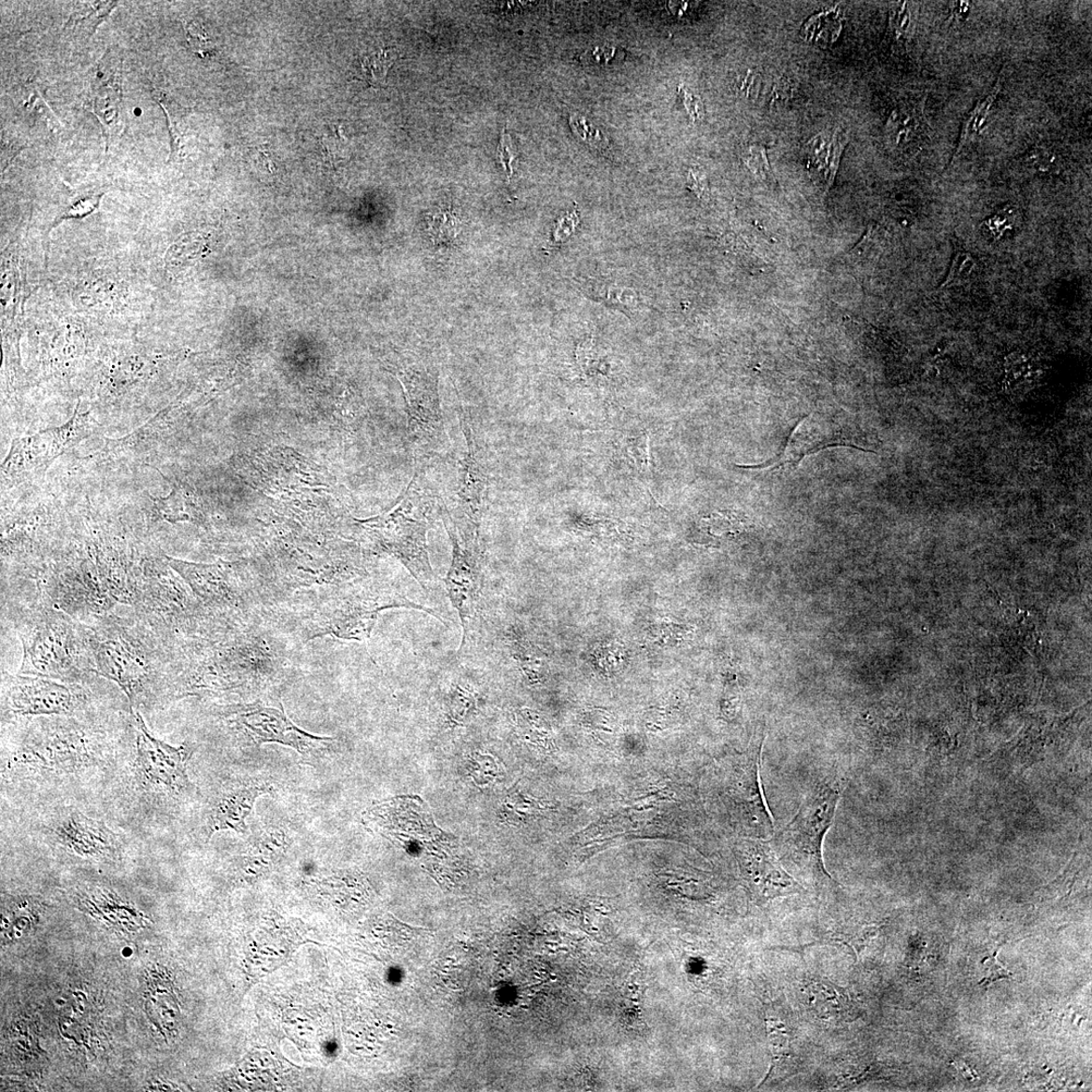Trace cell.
Listing matches in <instances>:
<instances>
[{"label":"cell","mask_w":1092,"mask_h":1092,"mask_svg":"<svg viewBox=\"0 0 1092 1092\" xmlns=\"http://www.w3.org/2000/svg\"><path fill=\"white\" fill-rule=\"evenodd\" d=\"M1015 220L1016 213L1014 208L1005 206L1001 211L988 219L986 226L992 237L999 240L1005 236L1006 233L1014 229Z\"/></svg>","instance_id":"cell-36"},{"label":"cell","mask_w":1092,"mask_h":1092,"mask_svg":"<svg viewBox=\"0 0 1092 1092\" xmlns=\"http://www.w3.org/2000/svg\"><path fill=\"white\" fill-rule=\"evenodd\" d=\"M469 769L473 780L480 787L492 784L502 777V767L496 762L495 758L489 755L474 756Z\"/></svg>","instance_id":"cell-32"},{"label":"cell","mask_w":1092,"mask_h":1092,"mask_svg":"<svg viewBox=\"0 0 1092 1092\" xmlns=\"http://www.w3.org/2000/svg\"><path fill=\"white\" fill-rule=\"evenodd\" d=\"M51 831L64 848L79 857L116 858L121 853L117 834L103 821L91 818L78 811H68L57 816Z\"/></svg>","instance_id":"cell-18"},{"label":"cell","mask_w":1092,"mask_h":1092,"mask_svg":"<svg viewBox=\"0 0 1092 1092\" xmlns=\"http://www.w3.org/2000/svg\"><path fill=\"white\" fill-rule=\"evenodd\" d=\"M117 6L116 2L84 3L73 11L64 30L92 35Z\"/></svg>","instance_id":"cell-25"},{"label":"cell","mask_w":1092,"mask_h":1092,"mask_svg":"<svg viewBox=\"0 0 1092 1092\" xmlns=\"http://www.w3.org/2000/svg\"><path fill=\"white\" fill-rule=\"evenodd\" d=\"M103 194H97L78 200L75 204L71 205L60 220L81 218L93 213L98 206H100Z\"/></svg>","instance_id":"cell-41"},{"label":"cell","mask_w":1092,"mask_h":1092,"mask_svg":"<svg viewBox=\"0 0 1092 1092\" xmlns=\"http://www.w3.org/2000/svg\"><path fill=\"white\" fill-rule=\"evenodd\" d=\"M101 427L90 412L81 413L78 408L64 425L15 439L2 464L3 488L11 489L35 480L57 458L96 434Z\"/></svg>","instance_id":"cell-9"},{"label":"cell","mask_w":1092,"mask_h":1092,"mask_svg":"<svg viewBox=\"0 0 1092 1092\" xmlns=\"http://www.w3.org/2000/svg\"><path fill=\"white\" fill-rule=\"evenodd\" d=\"M274 791L273 784L265 779H248L225 785L215 794L208 806L206 821L207 839L220 830L247 833V819L256 801Z\"/></svg>","instance_id":"cell-16"},{"label":"cell","mask_w":1092,"mask_h":1092,"mask_svg":"<svg viewBox=\"0 0 1092 1092\" xmlns=\"http://www.w3.org/2000/svg\"><path fill=\"white\" fill-rule=\"evenodd\" d=\"M766 1029L771 1052V1065L764 1083L775 1082L788 1076L795 1071V1052L792 1046V1034L787 1024H785L772 1013L766 1015Z\"/></svg>","instance_id":"cell-21"},{"label":"cell","mask_w":1092,"mask_h":1092,"mask_svg":"<svg viewBox=\"0 0 1092 1092\" xmlns=\"http://www.w3.org/2000/svg\"><path fill=\"white\" fill-rule=\"evenodd\" d=\"M624 53L615 46H597L582 55L583 64L589 67L606 69L621 64Z\"/></svg>","instance_id":"cell-33"},{"label":"cell","mask_w":1092,"mask_h":1092,"mask_svg":"<svg viewBox=\"0 0 1092 1092\" xmlns=\"http://www.w3.org/2000/svg\"><path fill=\"white\" fill-rule=\"evenodd\" d=\"M313 599L301 603L297 618L292 621L291 630H296L303 643L326 635L346 641L362 642L371 637L379 613L391 608L421 610L444 619L438 613L426 606L413 603L396 589L357 582L341 585L330 590H321Z\"/></svg>","instance_id":"cell-1"},{"label":"cell","mask_w":1092,"mask_h":1092,"mask_svg":"<svg viewBox=\"0 0 1092 1092\" xmlns=\"http://www.w3.org/2000/svg\"><path fill=\"white\" fill-rule=\"evenodd\" d=\"M26 149V147H22L21 145H19L17 143H12L11 141H7V138L6 139L3 138V143H2L3 166L7 167L10 164V163L12 162V159H15V157L20 153V151H21V149Z\"/></svg>","instance_id":"cell-49"},{"label":"cell","mask_w":1092,"mask_h":1092,"mask_svg":"<svg viewBox=\"0 0 1092 1092\" xmlns=\"http://www.w3.org/2000/svg\"><path fill=\"white\" fill-rule=\"evenodd\" d=\"M628 451L633 462L641 470H648L650 466L649 437L645 435L630 441Z\"/></svg>","instance_id":"cell-40"},{"label":"cell","mask_w":1092,"mask_h":1092,"mask_svg":"<svg viewBox=\"0 0 1092 1092\" xmlns=\"http://www.w3.org/2000/svg\"><path fill=\"white\" fill-rule=\"evenodd\" d=\"M20 637L21 674L72 684L94 672L89 633L57 609L34 613L21 625Z\"/></svg>","instance_id":"cell-2"},{"label":"cell","mask_w":1092,"mask_h":1092,"mask_svg":"<svg viewBox=\"0 0 1092 1092\" xmlns=\"http://www.w3.org/2000/svg\"><path fill=\"white\" fill-rule=\"evenodd\" d=\"M220 713L228 726L254 746L264 744L290 746L306 762L321 760L337 743L335 739L311 734L294 725L282 706L279 693L228 705Z\"/></svg>","instance_id":"cell-6"},{"label":"cell","mask_w":1092,"mask_h":1092,"mask_svg":"<svg viewBox=\"0 0 1092 1092\" xmlns=\"http://www.w3.org/2000/svg\"><path fill=\"white\" fill-rule=\"evenodd\" d=\"M765 738V727L760 726L748 750L726 768L723 800L743 838L769 840L775 832L759 778Z\"/></svg>","instance_id":"cell-8"},{"label":"cell","mask_w":1092,"mask_h":1092,"mask_svg":"<svg viewBox=\"0 0 1092 1092\" xmlns=\"http://www.w3.org/2000/svg\"><path fill=\"white\" fill-rule=\"evenodd\" d=\"M802 993L807 1008L821 1021L852 1023L861 1016L860 1006L850 992L826 978H808Z\"/></svg>","instance_id":"cell-20"},{"label":"cell","mask_w":1092,"mask_h":1092,"mask_svg":"<svg viewBox=\"0 0 1092 1092\" xmlns=\"http://www.w3.org/2000/svg\"><path fill=\"white\" fill-rule=\"evenodd\" d=\"M953 1064L957 1067V1070L960 1071V1072L966 1078L971 1079V1081H973V1079L977 1078L976 1073L973 1071H971V1069H969V1066L965 1062L958 1060V1061L953 1062Z\"/></svg>","instance_id":"cell-50"},{"label":"cell","mask_w":1092,"mask_h":1092,"mask_svg":"<svg viewBox=\"0 0 1092 1092\" xmlns=\"http://www.w3.org/2000/svg\"><path fill=\"white\" fill-rule=\"evenodd\" d=\"M578 223L579 218L575 212L560 218L554 232H552V242L560 244L566 241L573 234Z\"/></svg>","instance_id":"cell-43"},{"label":"cell","mask_w":1092,"mask_h":1092,"mask_svg":"<svg viewBox=\"0 0 1092 1092\" xmlns=\"http://www.w3.org/2000/svg\"><path fill=\"white\" fill-rule=\"evenodd\" d=\"M518 726L522 733L529 740L543 745L544 747H550V738L548 731L542 726L539 719L529 710H522L519 714Z\"/></svg>","instance_id":"cell-34"},{"label":"cell","mask_w":1092,"mask_h":1092,"mask_svg":"<svg viewBox=\"0 0 1092 1092\" xmlns=\"http://www.w3.org/2000/svg\"><path fill=\"white\" fill-rule=\"evenodd\" d=\"M466 444L461 461L458 499L462 518L480 526L489 488V471L484 448L475 436L468 416L460 418Z\"/></svg>","instance_id":"cell-17"},{"label":"cell","mask_w":1092,"mask_h":1092,"mask_svg":"<svg viewBox=\"0 0 1092 1092\" xmlns=\"http://www.w3.org/2000/svg\"><path fill=\"white\" fill-rule=\"evenodd\" d=\"M398 376L407 402L411 443L418 453L428 455L445 443L437 376L425 365L411 364L403 367Z\"/></svg>","instance_id":"cell-12"},{"label":"cell","mask_w":1092,"mask_h":1092,"mask_svg":"<svg viewBox=\"0 0 1092 1092\" xmlns=\"http://www.w3.org/2000/svg\"><path fill=\"white\" fill-rule=\"evenodd\" d=\"M423 475H414L397 506L376 518L360 521L368 538L398 559L425 590L436 581L429 559L427 533L434 498L422 486Z\"/></svg>","instance_id":"cell-5"},{"label":"cell","mask_w":1092,"mask_h":1092,"mask_svg":"<svg viewBox=\"0 0 1092 1092\" xmlns=\"http://www.w3.org/2000/svg\"><path fill=\"white\" fill-rule=\"evenodd\" d=\"M122 60L108 49L87 76V101L100 120L107 144L122 128Z\"/></svg>","instance_id":"cell-15"},{"label":"cell","mask_w":1092,"mask_h":1092,"mask_svg":"<svg viewBox=\"0 0 1092 1092\" xmlns=\"http://www.w3.org/2000/svg\"><path fill=\"white\" fill-rule=\"evenodd\" d=\"M848 143V137L844 132H837L833 134L831 139V152L827 175V191L832 186L834 178H836L841 157L844 147Z\"/></svg>","instance_id":"cell-38"},{"label":"cell","mask_w":1092,"mask_h":1092,"mask_svg":"<svg viewBox=\"0 0 1092 1092\" xmlns=\"http://www.w3.org/2000/svg\"><path fill=\"white\" fill-rule=\"evenodd\" d=\"M844 436L830 428V424L813 418H804L796 426L790 435L787 448L782 455L772 461L755 465H745L741 468L748 470H779L792 469L808 455L821 449L833 447H845Z\"/></svg>","instance_id":"cell-19"},{"label":"cell","mask_w":1092,"mask_h":1092,"mask_svg":"<svg viewBox=\"0 0 1092 1092\" xmlns=\"http://www.w3.org/2000/svg\"><path fill=\"white\" fill-rule=\"evenodd\" d=\"M570 125L576 136L590 146L591 149L601 152H605L608 149L609 142L607 137L593 121H589L582 115L573 114L570 118Z\"/></svg>","instance_id":"cell-31"},{"label":"cell","mask_w":1092,"mask_h":1092,"mask_svg":"<svg viewBox=\"0 0 1092 1092\" xmlns=\"http://www.w3.org/2000/svg\"><path fill=\"white\" fill-rule=\"evenodd\" d=\"M759 78V77L755 75V73H752V71H747L746 75L739 78L738 81H736L735 88L739 92L745 94V96H750L756 92L757 80Z\"/></svg>","instance_id":"cell-48"},{"label":"cell","mask_w":1092,"mask_h":1092,"mask_svg":"<svg viewBox=\"0 0 1092 1092\" xmlns=\"http://www.w3.org/2000/svg\"><path fill=\"white\" fill-rule=\"evenodd\" d=\"M910 14L907 11L906 4H899L890 12V27L898 38L909 28Z\"/></svg>","instance_id":"cell-44"},{"label":"cell","mask_w":1092,"mask_h":1092,"mask_svg":"<svg viewBox=\"0 0 1092 1092\" xmlns=\"http://www.w3.org/2000/svg\"><path fill=\"white\" fill-rule=\"evenodd\" d=\"M842 790L836 780L816 784L792 820L770 839L783 866L794 870L816 889L837 886L825 866L822 845L836 815Z\"/></svg>","instance_id":"cell-3"},{"label":"cell","mask_w":1092,"mask_h":1092,"mask_svg":"<svg viewBox=\"0 0 1092 1092\" xmlns=\"http://www.w3.org/2000/svg\"><path fill=\"white\" fill-rule=\"evenodd\" d=\"M842 21L837 8H832L809 19L802 27V35L808 42L827 47L838 39Z\"/></svg>","instance_id":"cell-26"},{"label":"cell","mask_w":1092,"mask_h":1092,"mask_svg":"<svg viewBox=\"0 0 1092 1092\" xmlns=\"http://www.w3.org/2000/svg\"><path fill=\"white\" fill-rule=\"evenodd\" d=\"M89 640L94 673L115 682L132 706L141 702L157 674L152 650L139 636L109 620L93 629Z\"/></svg>","instance_id":"cell-7"},{"label":"cell","mask_w":1092,"mask_h":1092,"mask_svg":"<svg viewBox=\"0 0 1092 1092\" xmlns=\"http://www.w3.org/2000/svg\"><path fill=\"white\" fill-rule=\"evenodd\" d=\"M461 220L451 208H439L429 216L427 230L435 245H447L460 234Z\"/></svg>","instance_id":"cell-28"},{"label":"cell","mask_w":1092,"mask_h":1092,"mask_svg":"<svg viewBox=\"0 0 1092 1092\" xmlns=\"http://www.w3.org/2000/svg\"><path fill=\"white\" fill-rule=\"evenodd\" d=\"M188 39L192 50L200 54L210 50V38L200 23L192 21L187 28Z\"/></svg>","instance_id":"cell-42"},{"label":"cell","mask_w":1092,"mask_h":1092,"mask_svg":"<svg viewBox=\"0 0 1092 1092\" xmlns=\"http://www.w3.org/2000/svg\"><path fill=\"white\" fill-rule=\"evenodd\" d=\"M734 855L755 904L763 907L805 892L801 883L783 866L770 839L742 838L735 842Z\"/></svg>","instance_id":"cell-13"},{"label":"cell","mask_w":1092,"mask_h":1092,"mask_svg":"<svg viewBox=\"0 0 1092 1092\" xmlns=\"http://www.w3.org/2000/svg\"><path fill=\"white\" fill-rule=\"evenodd\" d=\"M441 518L452 546L451 566L445 582L451 604L459 612L461 620L463 647L468 641L470 622L482 591L483 550L478 541V526L453 519L446 506L441 512Z\"/></svg>","instance_id":"cell-10"},{"label":"cell","mask_w":1092,"mask_h":1092,"mask_svg":"<svg viewBox=\"0 0 1092 1092\" xmlns=\"http://www.w3.org/2000/svg\"><path fill=\"white\" fill-rule=\"evenodd\" d=\"M978 262L975 257L969 252L960 251L954 256L949 274L942 284V288L960 286L975 277Z\"/></svg>","instance_id":"cell-30"},{"label":"cell","mask_w":1092,"mask_h":1092,"mask_svg":"<svg viewBox=\"0 0 1092 1092\" xmlns=\"http://www.w3.org/2000/svg\"><path fill=\"white\" fill-rule=\"evenodd\" d=\"M476 707V696L469 685L457 683L451 687L448 696V711L451 721L464 722Z\"/></svg>","instance_id":"cell-29"},{"label":"cell","mask_w":1092,"mask_h":1092,"mask_svg":"<svg viewBox=\"0 0 1092 1092\" xmlns=\"http://www.w3.org/2000/svg\"><path fill=\"white\" fill-rule=\"evenodd\" d=\"M679 92L681 93V98L687 109V113L689 114L690 118L693 121L702 119L704 115V109L701 98L687 90L683 84L679 87Z\"/></svg>","instance_id":"cell-45"},{"label":"cell","mask_w":1092,"mask_h":1092,"mask_svg":"<svg viewBox=\"0 0 1092 1092\" xmlns=\"http://www.w3.org/2000/svg\"><path fill=\"white\" fill-rule=\"evenodd\" d=\"M133 720L136 730V777L144 789L165 790L169 793L191 794L193 785L189 779L187 767L193 754L191 745H170L147 729L138 711H134Z\"/></svg>","instance_id":"cell-11"},{"label":"cell","mask_w":1092,"mask_h":1092,"mask_svg":"<svg viewBox=\"0 0 1092 1092\" xmlns=\"http://www.w3.org/2000/svg\"><path fill=\"white\" fill-rule=\"evenodd\" d=\"M397 52L394 49H379L361 60V77L374 88L385 87L389 69L394 64Z\"/></svg>","instance_id":"cell-27"},{"label":"cell","mask_w":1092,"mask_h":1092,"mask_svg":"<svg viewBox=\"0 0 1092 1092\" xmlns=\"http://www.w3.org/2000/svg\"><path fill=\"white\" fill-rule=\"evenodd\" d=\"M744 162L752 171V173L762 180H774L772 169L769 164L766 149L763 147L752 146L748 149L747 154L744 156Z\"/></svg>","instance_id":"cell-35"},{"label":"cell","mask_w":1092,"mask_h":1092,"mask_svg":"<svg viewBox=\"0 0 1092 1092\" xmlns=\"http://www.w3.org/2000/svg\"><path fill=\"white\" fill-rule=\"evenodd\" d=\"M809 164L819 170L826 168L828 175L829 163L831 152V140L825 136H817L807 145Z\"/></svg>","instance_id":"cell-37"},{"label":"cell","mask_w":1092,"mask_h":1092,"mask_svg":"<svg viewBox=\"0 0 1092 1092\" xmlns=\"http://www.w3.org/2000/svg\"><path fill=\"white\" fill-rule=\"evenodd\" d=\"M997 955H998V953H996L995 957H993L992 959L986 958V960H988L990 962V964L987 967L986 977L980 981L981 985H986V984L990 985L992 983H995V981H998V980L1003 979V978H1008L1012 975V973L1008 971V969L1004 968L1000 964V962L998 961Z\"/></svg>","instance_id":"cell-46"},{"label":"cell","mask_w":1092,"mask_h":1092,"mask_svg":"<svg viewBox=\"0 0 1092 1092\" xmlns=\"http://www.w3.org/2000/svg\"><path fill=\"white\" fill-rule=\"evenodd\" d=\"M166 561L207 612L220 616L228 627H250L276 605L272 589L245 579L235 563H196L169 557Z\"/></svg>","instance_id":"cell-4"},{"label":"cell","mask_w":1092,"mask_h":1092,"mask_svg":"<svg viewBox=\"0 0 1092 1092\" xmlns=\"http://www.w3.org/2000/svg\"><path fill=\"white\" fill-rule=\"evenodd\" d=\"M56 680L3 673L6 702L12 715L68 716L82 702L76 688Z\"/></svg>","instance_id":"cell-14"},{"label":"cell","mask_w":1092,"mask_h":1092,"mask_svg":"<svg viewBox=\"0 0 1092 1092\" xmlns=\"http://www.w3.org/2000/svg\"><path fill=\"white\" fill-rule=\"evenodd\" d=\"M688 188L698 196V199H704L708 193V184L705 176L697 173V171L690 169L688 178Z\"/></svg>","instance_id":"cell-47"},{"label":"cell","mask_w":1092,"mask_h":1092,"mask_svg":"<svg viewBox=\"0 0 1092 1092\" xmlns=\"http://www.w3.org/2000/svg\"><path fill=\"white\" fill-rule=\"evenodd\" d=\"M291 845L289 833L280 828H269L254 838L243 862L247 867L261 870L274 864Z\"/></svg>","instance_id":"cell-22"},{"label":"cell","mask_w":1092,"mask_h":1092,"mask_svg":"<svg viewBox=\"0 0 1092 1092\" xmlns=\"http://www.w3.org/2000/svg\"><path fill=\"white\" fill-rule=\"evenodd\" d=\"M1002 72L1000 73L995 87H993L989 94L985 98L984 101L979 102L972 112L969 113V115L966 117L958 141V146H957L950 165L956 161L957 157H958L964 147L968 143H971L974 138L979 136V135L983 133L984 129L986 128L988 121V117L991 112V107L993 105H995L997 97L1002 88Z\"/></svg>","instance_id":"cell-24"},{"label":"cell","mask_w":1092,"mask_h":1092,"mask_svg":"<svg viewBox=\"0 0 1092 1092\" xmlns=\"http://www.w3.org/2000/svg\"><path fill=\"white\" fill-rule=\"evenodd\" d=\"M497 155L501 165L505 170L508 181H510L513 175L512 163L515 161V159L518 158V152L517 147H515L513 144L511 135L507 132L506 128H504V130L502 132V136L497 149Z\"/></svg>","instance_id":"cell-39"},{"label":"cell","mask_w":1092,"mask_h":1092,"mask_svg":"<svg viewBox=\"0 0 1092 1092\" xmlns=\"http://www.w3.org/2000/svg\"><path fill=\"white\" fill-rule=\"evenodd\" d=\"M153 513L158 520L168 523L192 522L202 523L204 517L191 499L182 488L174 486L171 493L166 497L152 498Z\"/></svg>","instance_id":"cell-23"}]
</instances>
